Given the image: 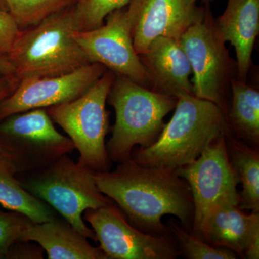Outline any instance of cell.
I'll return each mask as SVG.
<instances>
[{"label":"cell","instance_id":"cell-1","mask_svg":"<svg viewBox=\"0 0 259 259\" xmlns=\"http://www.w3.org/2000/svg\"><path fill=\"white\" fill-rule=\"evenodd\" d=\"M94 178L102 193L138 229L151 234L170 235L162 223V218L169 214L192 231V192L177 169L144 166L131 157L112 171L95 172Z\"/></svg>","mask_w":259,"mask_h":259},{"label":"cell","instance_id":"cell-2","mask_svg":"<svg viewBox=\"0 0 259 259\" xmlns=\"http://www.w3.org/2000/svg\"><path fill=\"white\" fill-rule=\"evenodd\" d=\"M230 131L225 112L216 104L183 94L158 139L138 148L132 158L141 165L177 168L190 164L214 141Z\"/></svg>","mask_w":259,"mask_h":259},{"label":"cell","instance_id":"cell-3","mask_svg":"<svg viewBox=\"0 0 259 259\" xmlns=\"http://www.w3.org/2000/svg\"><path fill=\"white\" fill-rule=\"evenodd\" d=\"M107 101L115 112L107 153L112 161L120 163L132 157L136 146L146 148L156 141L165 125L163 119L175 110L177 98L115 74Z\"/></svg>","mask_w":259,"mask_h":259},{"label":"cell","instance_id":"cell-4","mask_svg":"<svg viewBox=\"0 0 259 259\" xmlns=\"http://www.w3.org/2000/svg\"><path fill=\"white\" fill-rule=\"evenodd\" d=\"M94 173L64 155L46 166L17 174L16 177L25 190L51 206L81 236L96 242L83 213L112 201L98 188Z\"/></svg>","mask_w":259,"mask_h":259},{"label":"cell","instance_id":"cell-5","mask_svg":"<svg viewBox=\"0 0 259 259\" xmlns=\"http://www.w3.org/2000/svg\"><path fill=\"white\" fill-rule=\"evenodd\" d=\"M71 8L21 30L8 58L20 79L51 77L90 64L75 40Z\"/></svg>","mask_w":259,"mask_h":259},{"label":"cell","instance_id":"cell-6","mask_svg":"<svg viewBox=\"0 0 259 259\" xmlns=\"http://www.w3.org/2000/svg\"><path fill=\"white\" fill-rule=\"evenodd\" d=\"M115 74L106 70L88 92L72 101L48 107V114L58 124L79 153L78 162L95 172L110 170L106 136L109 113L106 102Z\"/></svg>","mask_w":259,"mask_h":259},{"label":"cell","instance_id":"cell-7","mask_svg":"<svg viewBox=\"0 0 259 259\" xmlns=\"http://www.w3.org/2000/svg\"><path fill=\"white\" fill-rule=\"evenodd\" d=\"M204 7L203 20L187 29L179 40L192 66L194 96L216 104L226 115L231 83L238 79V64L218 31L209 4Z\"/></svg>","mask_w":259,"mask_h":259},{"label":"cell","instance_id":"cell-8","mask_svg":"<svg viewBox=\"0 0 259 259\" xmlns=\"http://www.w3.org/2000/svg\"><path fill=\"white\" fill-rule=\"evenodd\" d=\"M84 221L95 232L96 242L107 259H175L180 256L171 235L145 233L132 226L112 203L85 211Z\"/></svg>","mask_w":259,"mask_h":259},{"label":"cell","instance_id":"cell-9","mask_svg":"<svg viewBox=\"0 0 259 259\" xmlns=\"http://www.w3.org/2000/svg\"><path fill=\"white\" fill-rule=\"evenodd\" d=\"M73 35L89 63L101 64L151 90L146 70L134 49L125 7L110 13L106 23L99 28L76 30Z\"/></svg>","mask_w":259,"mask_h":259},{"label":"cell","instance_id":"cell-10","mask_svg":"<svg viewBox=\"0 0 259 259\" xmlns=\"http://www.w3.org/2000/svg\"><path fill=\"white\" fill-rule=\"evenodd\" d=\"M190 186L194 203L192 231L197 234L207 213L223 198L238 201L240 179L228 156L226 136L214 141L197 159L177 168Z\"/></svg>","mask_w":259,"mask_h":259},{"label":"cell","instance_id":"cell-11","mask_svg":"<svg viewBox=\"0 0 259 259\" xmlns=\"http://www.w3.org/2000/svg\"><path fill=\"white\" fill-rule=\"evenodd\" d=\"M106 70L92 63L61 76L20 79L15 91L0 102V121L19 112L72 101L88 92Z\"/></svg>","mask_w":259,"mask_h":259},{"label":"cell","instance_id":"cell-12","mask_svg":"<svg viewBox=\"0 0 259 259\" xmlns=\"http://www.w3.org/2000/svg\"><path fill=\"white\" fill-rule=\"evenodd\" d=\"M0 141L37 168L75 149L71 139L56 130L46 108L19 112L0 121Z\"/></svg>","mask_w":259,"mask_h":259},{"label":"cell","instance_id":"cell-13","mask_svg":"<svg viewBox=\"0 0 259 259\" xmlns=\"http://www.w3.org/2000/svg\"><path fill=\"white\" fill-rule=\"evenodd\" d=\"M127 6L133 44L139 55L156 37L180 39L205 13V7L198 6L195 0H131Z\"/></svg>","mask_w":259,"mask_h":259},{"label":"cell","instance_id":"cell-14","mask_svg":"<svg viewBox=\"0 0 259 259\" xmlns=\"http://www.w3.org/2000/svg\"><path fill=\"white\" fill-rule=\"evenodd\" d=\"M139 57L153 91L176 98L183 94L194 95L192 66L179 39L156 37Z\"/></svg>","mask_w":259,"mask_h":259},{"label":"cell","instance_id":"cell-15","mask_svg":"<svg viewBox=\"0 0 259 259\" xmlns=\"http://www.w3.org/2000/svg\"><path fill=\"white\" fill-rule=\"evenodd\" d=\"M196 235L213 246L244 256L250 242L259 236V212L246 214L238 201L223 198L211 207Z\"/></svg>","mask_w":259,"mask_h":259},{"label":"cell","instance_id":"cell-16","mask_svg":"<svg viewBox=\"0 0 259 259\" xmlns=\"http://www.w3.org/2000/svg\"><path fill=\"white\" fill-rule=\"evenodd\" d=\"M215 25L223 40L236 49L238 79L246 82L259 33V0H228Z\"/></svg>","mask_w":259,"mask_h":259},{"label":"cell","instance_id":"cell-17","mask_svg":"<svg viewBox=\"0 0 259 259\" xmlns=\"http://www.w3.org/2000/svg\"><path fill=\"white\" fill-rule=\"evenodd\" d=\"M21 240L32 241L47 252L49 259H107L100 247H94L62 217L32 223Z\"/></svg>","mask_w":259,"mask_h":259},{"label":"cell","instance_id":"cell-18","mask_svg":"<svg viewBox=\"0 0 259 259\" xmlns=\"http://www.w3.org/2000/svg\"><path fill=\"white\" fill-rule=\"evenodd\" d=\"M230 131L251 146L259 144V92L238 79L231 83V95L226 112Z\"/></svg>","mask_w":259,"mask_h":259},{"label":"cell","instance_id":"cell-19","mask_svg":"<svg viewBox=\"0 0 259 259\" xmlns=\"http://www.w3.org/2000/svg\"><path fill=\"white\" fill-rule=\"evenodd\" d=\"M20 170L12 162L0 160V204L4 208L23 214L32 222H48L59 216L51 206L34 197L16 177Z\"/></svg>","mask_w":259,"mask_h":259},{"label":"cell","instance_id":"cell-20","mask_svg":"<svg viewBox=\"0 0 259 259\" xmlns=\"http://www.w3.org/2000/svg\"><path fill=\"white\" fill-rule=\"evenodd\" d=\"M226 142L230 161L242 185L238 207L243 210L259 212L258 146L247 144L231 132L226 135Z\"/></svg>","mask_w":259,"mask_h":259},{"label":"cell","instance_id":"cell-21","mask_svg":"<svg viewBox=\"0 0 259 259\" xmlns=\"http://www.w3.org/2000/svg\"><path fill=\"white\" fill-rule=\"evenodd\" d=\"M168 232L176 242L180 255L188 259H236L231 250L209 244L181 223L171 218L166 224Z\"/></svg>","mask_w":259,"mask_h":259},{"label":"cell","instance_id":"cell-22","mask_svg":"<svg viewBox=\"0 0 259 259\" xmlns=\"http://www.w3.org/2000/svg\"><path fill=\"white\" fill-rule=\"evenodd\" d=\"M8 12L21 30L35 26L44 20L68 9L76 0H5Z\"/></svg>","mask_w":259,"mask_h":259},{"label":"cell","instance_id":"cell-23","mask_svg":"<svg viewBox=\"0 0 259 259\" xmlns=\"http://www.w3.org/2000/svg\"><path fill=\"white\" fill-rule=\"evenodd\" d=\"M131 0H76L71 7L75 28L79 31L93 30L103 25L112 12L125 8Z\"/></svg>","mask_w":259,"mask_h":259},{"label":"cell","instance_id":"cell-24","mask_svg":"<svg viewBox=\"0 0 259 259\" xmlns=\"http://www.w3.org/2000/svg\"><path fill=\"white\" fill-rule=\"evenodd\" d=\"M32 223L20 213L0 211V259L7 258L12 245L21 240L25 230Z\"/></svg>","mask_w":259,"mask_h":259},{"label":"cell","instance_id":"cell-25","mask_svg":"<svg viewBox=\"0 0 259 259\" xmlns=\"http://www.w3.org/2000/svg\"><path fill=\"white\" fill-rule=\"evenodd\" d=\"M21 29L9 12L0 10V55L8 56Z\"/></svg>","mask_w":259,"mask_h":259},{"label":"cell","instance_id":"cell-26","mask_svg":"<svg viewBox=\"0 0 259 259\" xmlns=\"http://www.w3.org/2000/svg\"><path fill=\"white\" fill-rule=\"evenodd\" d=\"M44 251L37 243L33 244L32 241L19 240L12 245L7 258L41 259L44 258Z\"/></svg>","mask_w":259,"mask_h":259},{"label":"cell","instance_id":"cell-27","mask_svg":"<svg viewBox=\"0 0 259 259\" xmlns=\"http://www.w3.org/2000/svg\"><path fill=\"white\" fill-rule=\"evenodd\" d=\"M0 160H5V161L14 163L20 170V173L37 168L33 163L27 158H24L23 156H20L16 151L2 141H0Z\"/></svg>","mask_w":259,"mask_h":259},{"label":"cell","instance_id":"cell-28","mask_svg":"<svg viewBox=\"0 0 259 259\" xmlns=\"http://www.w3.org/2000/svg\"><path fill=\"white\" fill-rule=\"evenodd\" d=\"M20 81V79L15 74L0 76V102L15 91Z\"/></svg>","mask_w":259,"mask_h":259},{"label":"cell","instance_id":"cell-29","mask_svg":"<svg viewBox=\"0 0 259 259\" xmlns=\"http://www.w3.org/2000/svg\"><path fill=\"white\" fill-rule=\"evenodd\" d=\"M15 74V68L8 56L0 55V76Z\"/></svg>","mask_w":259,"mask_h":259},{"label":"cell","instance_id":"cell-30","mask_svg":"<svg viewBox=\"0 0 259 259\" xmlns=\"http://www.w3.org/2000/svg\"><path fill=\"white\" fill-rule=\"evenodd\" d=\"M0 10L8 11V7H7L5 0H0Z\"/></svg>","mask_w":259,"mask_h":259},{"label":"cell","instance_id":"cell-31","mask_svg":"<svg viewBox=\"0 0 259 259\" xmlns=\"http://www.w3.org/2000/svg\"><path fill=\"white\" fill-rule=\"evenodd\" d=\"M196 2H200V3H203V4H209L211 2L213 1V0H195Z\"/></svg>","mask_w":259,"mask_h":259}]
</instances>
